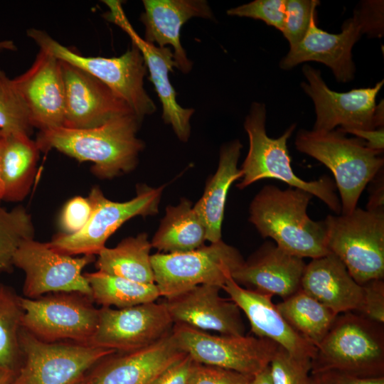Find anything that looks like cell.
I'll list each match as a JSON object with an SVG mask.
<instances>
[{
  "label": "cell",
  "mask_w": 384,
  "mask_h": 384,
  "mask_svg": "<svg viewBox=\"0 0 384 384\" xmlns=\"http://www.w3.org/2000/svg\"><path fill=\"white\" fill-rule=\"evenodd\" d=\"M284 3L285 0H255L228 9L227 14L261 20L282 32L285 18Z\"/></svg>",
  "instance_id": "obj_37"
},
{
  "label": "cell",
  "mask_w": 384,
  "mask_h": 384,
  "mask_svg": "<svg viewBox=\"0 0 384 384\" xmlns=\"http://www.w3.org/2000/svg\"><path fill=\"white\" fill-rule=\"evenodd\" d=\"M94 260V255L74 257L64 255L47 242L30 238L16 249L13 265L24 272V297L36 299L51 293L78 292L92 298L91 288L82 270Z\"/></svg>",
  "instance_id": "obj_15"
},
{
  "label": "cell",
  "mask_w": 384,
  "mask_h": 384,
  "mask_svg": "<svg viewBox=\"0 0 384 384\" xmlns=\"http://www.w3.org/2000/svg\"><path fill=\"white\" fill-rule=\"evenodd\" d=\"M142 122L132 113L93 128L59 127L41 130L35 141L41 151L55 149L79 161H90L94 175L111 179L137 166L144 147L137 137Z\"/></svg>",
  "instance_id": "obj_1"
},
{
  "label": "cell",
  "mask_w": 384,
  "mask_h": 384,
  "mask_svg": "<svg viewBox=\"0 0 384 384\" xmlns=\"http://www.w3.org/2000/svg\"><path fill=\"white\" fill-rule=\"evenodd\" d=\"M21 363L13 384H75L114 350L71 341L46 342L23 329Z\"/></svg>",
  "instance_id": "obj_11"
},
{
  "label": "cell",
  "mask_w": 384,
  "mask_h": 384,
  "mask_svg": "<svg viewBox=\"0 0 384 384\" xmlns=\"http://www.w3.org/2000/svg\"><path fill=\"white\" fill-rule=\"evenodd\" d=\"M26 33L40 50L85 70L108 86L124 99L142 121L155 112L156 105L144 87L146 67L139 50L133 43L118 57L85 56L43 30L32 28Z\"/></svg>",
  "instance_id": "obj_7"
},
{
  "label": "cell",
  "mask_w": 384,
  "mask_h": 384,
  "mask_svg": "<svg viewBox=\"0 0 384 384\" xmlns=\"http://www.w3.org/2000/svg\"><path fill=\"white\" fill-rule=\"evenodd\" d=\"M21 296L0 282V368L15 371L21 363L20 333L23 310Z\"/></svg>",
  "instance_id": "obj_32"
},
{
  "label": "cell",
  "mask_w": 384,
  "mask_h": 384,
  "mask_svg": "<svg viewBox=\"0 0 384 384\" xmlns=\"http://www.w3.org/2000/svg\"><path fill=\"white\" fill-rule=\"evenodd\" d=\"M304 259L267 242L232 274L246 289L285 299L301 289Z\"/></svg>",
  "instance_id": "obj_23"
},
{
  "label": "cell",
  "mask_w": 384,
  "mask_h": 384,
  "mask_svg": "<svg viewBox=\"0 0 384 384\" xmlns=\"http://www.w3.org/2000/svg\"><path fill=\"white\" fill-rule=\"evenodd\" d=\"M252 375L194 362L189 384H249Z\"/></svg>",
  "instance_id": "obj_38"
},
{
  "label": "cell",
  "mask_w": 384,
  "mask_h": 384,
  "mask_svg": "<svg viewBox=\"0 0 384 384\" xmlns=\"http://www.w3.org/2000/svg\"><path fill=\"white\" fill-rule=\"evenodd\" d=\"M363 301L358 314L384 324V282L375 279L363 284Z\"/></svg>",
  "instance_id": "obj_40"
},
{
  "label": "cell",
  "mask_w": 384,
  "mask_h": 384,
  "mask_svg": "<svg viewBox=\"0 0 384 384\" xmlns=\"http://www.w3.org/2000/svg\"><path fill=\"white\" fill-rule=\"evenodd\" d=\"M194 361L187 354L174 363L151 384H189Z\"/></svg>",
  "instance_id": "obj_41"
},
{
  "label": "cell",
  "mask_w": 384,
  "mask_h": 384,
  "mask_svg": "<svg viewBox=\"0 0 384 384\" xmlns=\"http://www.w3.org/2000/svg\"><path fill=\"white\" fill-rule=\"evenodd\" d=\"M311 193L297 188L265 186L250 206L249 221L262 238H270L283 250L311 259L329 253L324 220L307 214Z\"/></svg>",
  "instance_id": "obj_2"
},
{
  "label": "cell",
  "mask_w": 384,
  "mask_h": 384,
  "mask_svg": "<svg viewBox=\"0 0 384 384\" xmlns=\"http://www.w3.org/2000/svg\"><path fill=\"white\" fill-rule=\"evenodd\" d=\"M115 353L102 360L91 375L85 376L87 384H151L186 354L178 347L172 331L150 346Z\"/></svg>",
  "instance_id": "obj_22"
},
{
  "label": "cell",
  "mask_w": 384,
  "mask_h": 384,
  "mask_svg": "<svg viewBox=\"0 0 384 384\" xmlns=\"http://www.w3.org/2000/svg\"><path fill=\"white\" fill-rule=\"evenodd\" d=\"M344 134H352L365 142L366 146L374 151L383 152L384 149V128L374 129H350Z\"/></svg>",
  "instance_id": "obj_43"
},
{
  "label": "cell",
  "mask_w": 384,
  "mask_h": 384,
  "mask_svg": "<svg viewBox=\"0 0 384 384\" xmlns=\"http://www.w3.org/2000/svg\"><path fill=\"white\" fill-rule=\"evenodd\" d=\"M242 147L238 139L221 146L218 169L208 180L201 198L193 206L205 225L206 240L210 243L221 240L228 193L233 183L242 177V171L238 168Z\"/></svg>",
  "instance_id": "obj_26"
},
{
  "label": "cell",
  "mask_w": 384,
  "mask_h": 384,
  "mask_svg": "<svg viewBox=\"0 0 384 384\" xmlns=\"http://www.w3.org/2000/svg\"><path fill=\"white\" fill-rule=\"evenodd\" d=\"M383 175L381 171L370 182L372 183L367 210H384Z\"/></svg>",
  "instance_id": "obj_44"
},
{
  "label": "cell",
  "mask_w": 384,
  "mask_h": 384,
  "mask_svg": "<svg viewBox=\"0 0 384 384\" xmlns=\"http://www.w3.org/2000/svg\"><path fill=\"white\" fill-rule=\"evenodd\" d=\"M144 11L140 21L144 26L146 42L158 47L171 46L176 68L189 73L193 63L181 43V29L189 19L199 17L214 19L213 11L205 0H143Z\"/></svg>",
  "instance_id": "obj_24"
},
{
  "label": "cell",
  "mask_w": 384,
  "mask_h": 384,
  "mask_svg": "<svg viewBox=\"0 0 384 384\" xmlns=\"http://www.w3.org/2000/svg\"><path fill=\"white\" fill-rule=\"evenodd\" d=\"M151 242L145 233L122 240L114 247H105L98 254L97 271L137 282L154 284L151 262Z\"/></svg>",
  "instance_id": "obj_29"
},
{
  "label": "cell",
  "mask_w": 384,
  "mask_h": 384,
  "mask_svg": "<svg viewBox=\"0 0 384 384\" xmlns=\"http://www.w3.org/2000/svg\"><path fill=\"white\" fill-rule=\"evenodd\" d=\"M276 306L292 328L316 348L337 316L302 289L283 299Z\"/></svg>",
  "instance_id": "obj_30"
},
{
  "label": "cell",
  "mask_w": 384,
  "mask_h": 384,
  "mask_svg": "<svg viewBox=\"0 0 384 384\" xmlns=\"http://www.w3.org/2000/svg\"><path fill=\"white\" fill-rule=\"evenodd\" d=\"M266 108L260 102H253L247 115L244 128L249 139V149L241 167V181L237 184L243 189L265 178L283 181L292 188L304 190L319 198L329 209L341 214L340 199L336 192V184L328 176L306 181L297 176L291 166L287 140L296 128L292 124L278 138H271L266 132Z\"/></svg>",
  "instance_id": "obj_3"
},
{
  "label": "cell",
  "mask_w": 384,
  "mask_h": 384,
  "mask_svg": "<svg viewBox=\"0 0 384 384\" xmlns=\"http://www.w3.org/2000/svg\"><path fill=\"white\" fill-rule=\"evenodd\" d=\"M220 289L217 285L201 284L166 299L164 304L174 324L223 335H245L241 310L230 298L221 297Z\"/></svg>",
  "instance_id": "obj_20"
},
{
  "label": "cell",
  "mask_w": 384,
  "mask_h": 384,
  "mask_svg": "<svg viewBox=\"0 0 384 384\" xmlns=\"http://www.w3.org/2000/svg\"><path fill=\"white\" fill-rule=\"evenodd\" d=\"M60 65L65 91L63 127L93 128L134 113L124 99L92 75L62 60Z\"/></svg>",
  "instance_id": "obj_18"
},
{
  "label": "cell",
  "mask_w": 384,
  "mask_h": 384,
  "mask_svg": "<svg viewBox=\"0 0 384 384\" xmlns=\"http://www.w3.org/2000/svg\"><path fill=\"white\" fill-rule=\"evenodd\" d=\"M335 372L358 378L384 376V327L363 315H337L316 347L311 374Z\"/></svg>",
  "instance_id": "obj_4"
},
{
  "label": "cell",
  "mask_w": 384,
  "mask_h": 384,
  "mask_svg": "<svg viewBox=\"0 0 384 384\" xmlns=\"http://www.w3.org/2000/svg\"><path fill=\"white\" fill-rule=\"evenodd\" d=\"M164 188V186L152 188L141 185L137 186L135 197L116 202L107 198L100 188L95 186L87 196L92 212L85 227L73 235L60 233L47 244L54 250L70 256L98 255L105 247L108 238L126 221L159 212Z\"/></svg>",
  "instance_id": "obj_10"
},
{
  "label": "cell",
  "mask_w": 384,
  "mask_h": 384,
  "mask_svg": "<svg viewBox=\"0 0 384 384\" xmlns=\"http://www.w3.org/2000/svg\"><path fill=\"white\" fill-rule=\"evenodd\" d=\"M320 384H384V376L358 378L335 372L312 375Z\"/></svg>",
  "instance_id": "obj_42"
},
{
  "label": "cell",
  "mask_w": 384,
  "mask_h": 384,
  "mask_svg": "<svg viewBox=\"0 0 384 384\" xmlns=\"http://www.w3.org/2000/svg\"><path fill=\"white\" fill-rule=\"evenodd\" d=\"M16 373L0 368V384H13Z\"/></svg>",
  "instance_id": "obj_46"
},
{
  "label": "cell",
  "mask_w": 384,
  "mask_h": 384,
  "mask_svg": "<svg viewBox=\"0 0 384 384\" xmlns=\"http://www.w3.org/2000/svg\"><path fill=\"white\" fill-rule=\"evenodd\" d=\"M109 10L104 14L107 21L114 23L130 38L132 43L139 50L162 107V119L171 126L181 142H187L191 134L190 119L194 113L192 108L181 107L176 100V92L169 80V73L176 68L173 50L146 42L133 28L125 15L121 1L105 0Z\"/></svg>",
  "instance_id": "obj_17"
},
{
  "label": "cell",
  "mask_w": 384,
  "mask_h": 384,
  "mask_svg": "<svg viewBox=\"0 0 384 384\" xmlns=\"http://www.w3.org/2000/svg\"><path fill=\"white\" fill-rule=\"evenodd\" d=\"M249 384H273L270 366H267L262 370L255 375Z\"/></svg>",
  "instance_id": "obj_45"
},
{
  "label": "cell",
  "mask_w": 384,
  "mask_h": 384,
  "mask_svg": "<svg viewBox=\"0 0 384 384\" xmlns=\"http://www.w3.org/2000/svg\"><path fill=\"white\" fill-rule=\"evenodd\" d=\"M172 335L194 362L252 376L270 365L279 348L267 338L212 335L180 324H174Z\"/></svg>",
  "instance_id": "obj_14"
},
{
  "label": "cell",
  "mask_w": 384,
  "mask_h": 384,
  "mask_svg": "<svg viewBox=\"0 0 384 384\" xmlns=\"http://www.w3.org/2000/svg\"><path fill=\"white\" fill-rule=\"evenodd\" d=\"M17 50L15 43L11 40L0 39V52L14 51Z\"/></svg>",
  "instance_id": "obj_47"
},
{
  "label": "cell",
  "mask_w": 384,
  "mask_h": 384,
  "mask_svg": "<svg viewBox=\"0 0 384 384\" xmlns=\"http://www.w3.org/2000/svg\"><path fill=\"white\" fill-rule=\"evenodd\" d=\"M2 141V131L0 129V156H1V146ZM2 201V184L1 178V165H0V202Z\"/></svg>",
  "instance_id": "obj_48"
},
{
  "label": "cell",
  "mask_w": 384,
  "mask_h": 384,
  "mask_svg": "<svg viewBox=\"0 0 384 384\" xmlns=\"http://www.w3.org/2000/svg\"><path fill=\"white\" fill-rule=\"evenodd\" d=\"M315 379H316V378H315ZM316 382H317L318 384H320L317 380H316Z\"/></svg>",
  "instance_id": "obj_50"
},
{
  "label": "cell",
  "mask_w": 384,
  "mask_h": 384,
  "mask_svg": "<svg viewBox=\"0 0 384 384\" xmlns=\"http://www.w3.org/2000/svg\"><path fill=\"white\" fill-rule=\"evenodd\" d=\"M223 289L247 316L251 331L258 338L276 343L295 358L310 361L316 348L301 336L278 311L272 296L246 289L228 279Z\"/></svg>",
  "instance_id": "obj_21"
},
{
  "label": "cell",
  "mask_w": 384,
  "mask_h": 384,
  "mask_svg": "<svg viewBox=\"0 0 384 384\" xmlns=\"http://www.w3.org/2000/svg\"><path fill=\"white\" fill-rule=\"evenodd\" d=\"M174 322L164 302L114 309H99L90 345L127 353L150 346L169 334Z\"/></svg>",
  "instance_id": "obj_16"
},
{
  "label": "cell",
  "mask_w": 384,
  "mask_h": 384,
  "mask_svg": "<svg viewBox=\"0 0 384 384\" xmlns=\"http://www.w3.org/2000/svg\"><path fill=\"white\" fill-rule=\"evenodd\" d=\"M269 366L273 384H318L311 374V361L295 358L282 347Z\"/></svg>",
  "instance_id": "obj_35"
},
{
  "label": "cell",
  "mask_w": 384,
  "mask_h": 384,
  "mask_svg": "<svg viewBox=\"0 0 384 384\" xmlns=\"http://www.w3.org/2000/svg\"><path fill=\"white\" fill-rule=\"evenodd\" d=\"M33 129L27 108L13 79L0 69V129L31 135Z\"/></svg>",
  "instance_id": "obj_34"
},
{
  "label": "cell",
  "mask_w": 384,
  "mask_h": 384,
  "mask_svg": "<svg viewBox=\"0 0 384 384\" xmlns=\"http://www.w3.org/2000/svg\"><path fill=\"white\" fill-rule=\"evenodd\" d=\"M327 247L363 285L384 278V210L356 208L347 215L324 220Z\"/></svg>",
  "instance_id": "obj_8"
},
{
  "label": "cell",
  "mask_w": 384,
  "mask_h": 384,
  "mask_svg": "<svg viewBox=\"0 0 384 384\" xmlns=\"http://www.w3.org/2000/svg\"><path fill=\"white\" fill-rule=\"evenodd\" d=\"M75 384H87L85 380V376Z\"/></svg>",
  "instance_id": "obj_49"
},
{
  "label": "cell",
  "mask_w": 384,
  "mask_h": 384,
  "mask_svg": "<svg viewBox=\"0 0 384 384\" xmlns=\"http://www.w3.org/2000/svg\"><path fill=\"white\" fill-rule=\"evenodd\" d=\"M22 329L46 342L71 341L90 345L98 322L99 309L92 298L78 292L51 293L21 298Z\"/></svg>",
  "instance_id": "obj_12"
},
{
  "label": "cell",
  "mask_w": 384,
  "mask_h": 384,
  "mask_svg": "<svg viewBox=\"0 0 384 384\" xmlns=\"http://www.w3.org/2000/svg\"><path fill=\"white\" fill-rule=\"evenodd\" d=\"M363 33L380 36L383 33V1H368L354 11L353 16L343 23L341 32L330 33L318 28L316 13L302 41L281 60L279 66L289 70L307 61L328 66L340 82L354 78L352 48Z\"/></svg>",
  "instance_id": "obj_6"
},
{
  "label": "cell",
  "mask_w": 384,
  "mask_h": 384,
  "mask_svg": "<svg viewBox=\"0 0 384 384\" xmlns=\"http://www.w3.org/2000/svg\"><path fill=\"white\" fill-rule=\"evenodd\" d=\"M302 71L308 82H302L301 86L315 107L314 131L329 132L338 126L340 127L337 129L341 132L383 127V100L378 105L375 104L383 80L373 87L338 92L326 85L320 70L304 65Z\"/></svg>",
  "instance_id": "obj_13"
},
{
  "label": "cell",
  "mask_w": 384,
  "mask_h": 384,
  "mask_svg": "<svg viewBox=\"0 0 384 384\" xmlns=\"http://www.w3.org/2000/svg\"><path fill=\"white\" fill-rule=\"evenodd\" d=\"M92 212L87 198L75 196L63 208L59 225L63 234L73 235L80 231L87 224Z\"/></svg>",
  "instance_id": "obj_39"
},
{
  "label": "cell",
  "mask_w": 384,
  "mask_h": 384,
  "mask_svg": "<svg viewBox=\"0 0 384 384\" xmlns=\"http://www.w3.org/2000/svg\"><path fill=\"white\" fill-rule=\"evenodd\" d=\"M1 130L2 200L21 201L34 181L41 151L30 135L22 132Z\"/></svg>",
  "instance_id": "obj_27"
},
{
  "label": "cell",
  "mask_w": 384,
  "mask_h": 384,
  "mask_svg": "<svg viewBox=\"0 0 384 384\" xmlns=\"http://www.w3.org/2000/svg\"><path fill=\"white\" fill-rule=\"evenodd\" d=\"M295 146L331 171L340 195L343 215L349 214L357 208L366 186L383 171L384 159L380 156L381 152L368 148L365 142L358 137H347L338 129H300Z\"/></svg>",
  "instance_id": "obj_5"
},
{
  "label": "cell",
  "mask_w": 384,
  "mask_h": 384,
  "mask_svg": "<svg viewBox=\"0 0 384 384\" xmlns=\"http://www.w3.org/2000/svg\"><path fill=\"white\" fill-rule=\"evenodd\" d=\"M319 4L317 0H285V18L282 33L292 48L300 43L309 29Z\"/></svg>",
  "instance_id": "obj_36"
},
{
  "label": "cell",
  "mask_w": 384,
  "mask_h": 384,
  "mask_svg": "<svg viewBox=\"0 0 384 384\" xmlns=\"http://www.w3.org/2000/svg\"><path fill=\"white\" fill-rule=\"evenodd\" d=\"M301 289L336 314L358 312L363 301V286L358 284L343 262L334 254L312 259L306 265Z\"/></svg>",
  "instance_id": "obj_25"
},
{
  "label": "cell",
  "mask_w": 384,
  "mask_h": 384,
  "mask_svg": "<svg viewBox=\"0 0 384 384\" xmlns=\"http://www.w3.org/2000/svg\"><path fill=\"white\" fill-rule=\"evenodd\" d=\"M244 261L238 249L222 240L188 252L151 255L154 282L166 299L201 284L222 288Z\"/></svg>",
  "instance_id": "obj_9"
},
{
  "label": "cell",
  "mask_w": 384,
  "mask_h": 384,
  "mask_svg": "<svg viewBox=\"0 0 384 384\" xmlns=\"http://www.w3.org/2000/svg\"><path fill=\"white\" fill-rule=\"evenodd\" d=\"M94 302L118 309L156 302L161 297L156 284H144L100 271L85 273Z\"/></svg>",
  "instance_id": "obj_31"
},
{
  "label": "cell",
  "mask_w": 384,
  "mask_h": 384,
  "mask_svg": "<svg viewBox=\"0 0 384 384\" xmlns=\"http://www.w3.org/2000/svg\"><path fill=\"white\" fill-rule=\"evenodd\" d=\"M33 236V221L24 207L18 206L8 211L0 206V273L12 272L16 249Z\"/></svg>",
  "instance_id": "obj_33"
},
{
  "label": "cell",
  "mask_w": 384,
  "mask_h": 384,
  "mask_svg": "<svg viewBox=\"0 0 384 384\" xmlns=\"http://www.w3.org/2000/svg\"><path fill=\"white\" fill-rule=\"evenodd\" d=\"M206 240V230L192 203L181 198L176 206H169L166 215L151 242V247L164 253L196 250Z\"/></svg>",
  "instance_id": "obj_28"
},
{
  "label": "cell",
  "mask_w": 384,
  "mask_h": 384,
  "mask_svg": "<svg viewBox=\"0 0 384 384\" xmlns=\"http://www.w3.org/2000/svg\"><path fill=\"white\" fill-rule=\"evenodd\" d=\"M13 82L33 128L41 131L63 127L65 91L58 59L40 50L32 65Z\"/></svg>",
  "instance_id": "obj_19"
}]
</instances>
